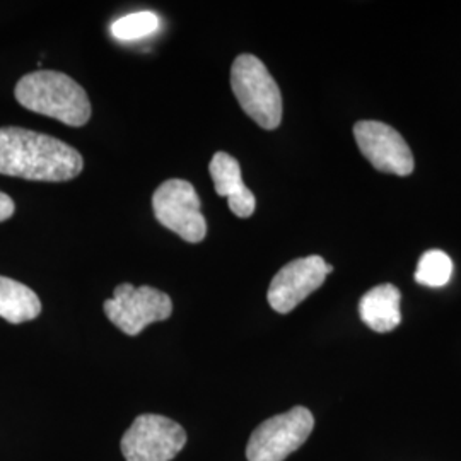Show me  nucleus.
<instances>
[{"label": "nucleus", "instance_id": "4", "mask_svg": "<svg viewBox=\"0 0 461 461\" xmlns=\"http://www.w3.org/2000/svg\"><path fill=\"white\" fill-rule=\"evenodd\" d=\"M108 320L129 337H137L149 325L165 321L173 314V301L163 291L131 282L116 285L113 297L103 304Z\"/></svg>", "mask_w": 461, "mask_h": 461}, {"label": "nucleus", "instance_id": "14", "mask_svg": "<svg viewBox=\"0 0 461 461\" xmlns=\"http://www.w3.org/2000/svg\"><path fill=\"white\" fill-rule=\"evenodd\" d=\"M159 28V17L150 11L133 13L129 16L120 17L112 24V34L118 40H139L149 36Z\"/></svg>", "mask_w": 461, "mask_h": 461}, {"label": "nucleus", "instance_id": "5", "mask_svg": "<svg viewBox=\"0 0 461 461\" xmlns=\"http://www.w3.org/2000/svg\"><path fill=\"white\" fill-rule=\"evenodd\" d=\"M314 428L313 413L306 407L267 419L249 436L248 461H284L308 441Z\"/></svg>", "mask_w": 461, "mask_h": 461}, {"label": "nucleus", "instance_id": "12", "mask_svg": "<svg viewBox=\"0 0 461 461\" xmlns=\"http://www.w3.org/2000/svg\"><path fill=\"white\" fill-rule=\"evenodd\" d=\"M41 313V301L33 289L17 280L0 276V318L19 325Z\"/></svg>", "mask_w": 461, "mask_h": 461}, {"label": "nucleus", "instance_id": "3", "mask_svg": "<svg viewBox=\"0 0 461 461\" xmlns=\"http://www.w3.org/2000/svg\"><path fill=\"white\" fill-rule=\"evenodd\" d=\"M230 87L240 106L265 131L282 122V95L264 62L249 53L236 57L230 67Z\"/></svg>", "mask_w": 461, "mask_h": 461}, {"label": "nucleus", "instance_id": "13", "mask_svg": "<svg viewBox=\"0 0 461 461\" xmlns=\"http://www.w3.org/2000/svg\"><path fill=\"white\" fill-rule=\"evenodd\" d=\"M453 274V262L441 249L426 251L415 270V280L428 287H443Z\"/></svg>", "mask_w": 461, "mask_h": 461}, {"label": "nucleus", "instance_id": "15", "mask_svg": "<svg viewBox=\"0 0 461 461\" xmlns=\"http://www.w3.org/2000/svg\"><path fill=\"white\" fill-rule=\"evenodd\" d=\"M14 211H16V205H14L13 198L0 192V222L11 219L13 214H14Z\"/></svg>", "mask_w": 461, "mask_h": 461}, {"label": "nucleus", "instance_id": "10", "mask_svg": "<svg viewBox=\"0 0 461 461\" xmlns=\"http://www.w3.org/2000/svg\"><path fill=\"white\" fill-rule=\"evenodd\" d=\"M209 171L214 182L215 194L228 198L230 212L241 219L251 217L257 209V198L243 182L241 166L236 158L228 152H215Z\"/></svg>", "mask_w": 461, "mask_h": 461}, {"label": "nucleus", "instance_id": "1", "mask_svg": "<svg viewBox=\"0 0 461 461\" xmlns=\"http://www.w3.org/2000/svg\"><path fill=\"white\" fill-rule=\"evenodd\" d=\"M79 150L47 133L0 129V175L32 182H68L81 175Z\"/></svg>", "mask_w": 461, "mask_h": 461}, {"label": "nucleus", "instance_id": "9", "mask_svg": "<svg viewBox=\"0 0 461 461\" xmlns=\"http://www.w3.org/2000/svg\"><path fill=\"white\" fill-rule=\"evenodd\" d=\"M354 135L364 158L375 169L398 176L412 175V150L393 127L376 120H363L354 125Z\"/></svg>", "mask_w": 461, "mask_h": 461}, {"label": "nucleus", "instance_id": "11", "mask_svg": "<svg viewBox=\"0 0 461 461\" xmlns=\"http://www.w3.org/2000/svg\"><path fill=\"white\" fill-rule=\"evenodd\" d=\"M402 294L393 284H381L367 291L359 303V314L364 323L378 333L395 330L402 321Z\"/></svg>", "mask_w": 461, "mask_h": 461}, {"label": "nucleus", "instance_id": "8", "mask_svg": "<svg viewBox=\"0 0 461 461\" xmlns=\"http://www.w3.org/2000/svg\"><path fill=\"white\" fill-rule=\"evenodd\" d=\"M333 267L327 264L320 255L293 260L284 265L270 282L267 299L274 312L291 313L306 297L320 289Z\"/></svg>", "mask_w": 461, "mask_h": 461}, {"label": "nucleus", "instance_id": "6", "mask_svg": "<svg viewBox=\"0 0 461 461\" xmlns=\"http://www.w3.org/2000/svg\"><path fill=\"white\" fill-rule=\"evenodd\" d=\"M156 219L186 243H200L207 236V221L200 212V198L194 185L185 180H167L152 195Z\"/></svg>", "mask_w": 461, "mask_h": 461}, {"label": "nucleus", "instance_id": "7", "mask_svg": "<svg viewBox=\"0 0 461 461\" xmlns=\"http://www.w3.org/2000/svg\"><path fill=\"white\" fill-rule=\"evenodd\" d=\"M186 445L185 429L163 415L144 413L122 438L127 461H171Z\"/></svg>", "mask_w": 461, "mask_h": 461}, {"label": "nucleus", "instance_id": "2", "mask_svg": "<svg viewBox=\"0 0 461 461\" xmlns=\"http://www.w3.org/2000/svg\"><path fill=\"white\" fill-rule=\"evenodd\" d=\"M17 103L38 115L68 127H83L91 118V103L83 86L57 70H36L16 84Z\"/></svg>", "mask_w": 461, "mask_h": 461}]
</instances>
